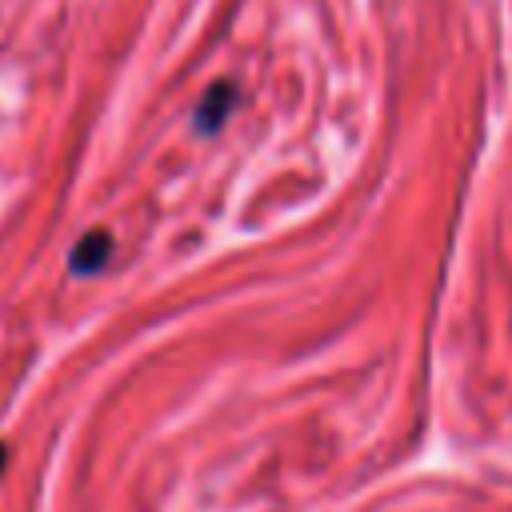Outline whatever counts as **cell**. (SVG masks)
Returning a JSON list of instances; mask_svg holds the SVG:
<instances>
[{
  "mask_svg": "<svg viewBox=\"0 0 512 512\" xmlns=\"http://www.w3.org/2000/svg\"><path fill=\"white\" fill-rule=\"evenodd\" d=\"M4 460H8V448H4V440H0V472H4Z\"/></svg>",
  "mask_w": 512,
  "mask_h": 512,
  "instance_id": "3957f363",
  "label": "cell"
},
{
  "mask_svg": "<svg viewBox=\"0 0 512 512\" xmlns=\"http://www.w3.org/2000/svg\"><path fill=\"white\" fill-rule=\"evenodd\" d=\"M112 248H116L112 232H104V228L84 232V236L76 240V248L68 252V272H76V276H92V272H100V268L112 260Z\"/></svg>",
  "mask_w": 512,
  "mask_h": 512,
  "instance_id": "6da1fadb",
  "label": "cell"
},
{
  "mask_svg": "<svg viewBox=\"0 0 512 512\" xmlns=\"http://www.w3.org/2000/svg\"><path fill=\"white\" fill-rule=\"evenodd\" d=\"M232 104H236V88L232 84H212L208 96L196 108V128L200 132H216L224 124V116L232 112Z\"/></svg>",
  "mask_w": 512,
  "mask_h": 512,
  "instance_id": "7a4b0ae2",
  "label": "cell"
}]
</instances>
